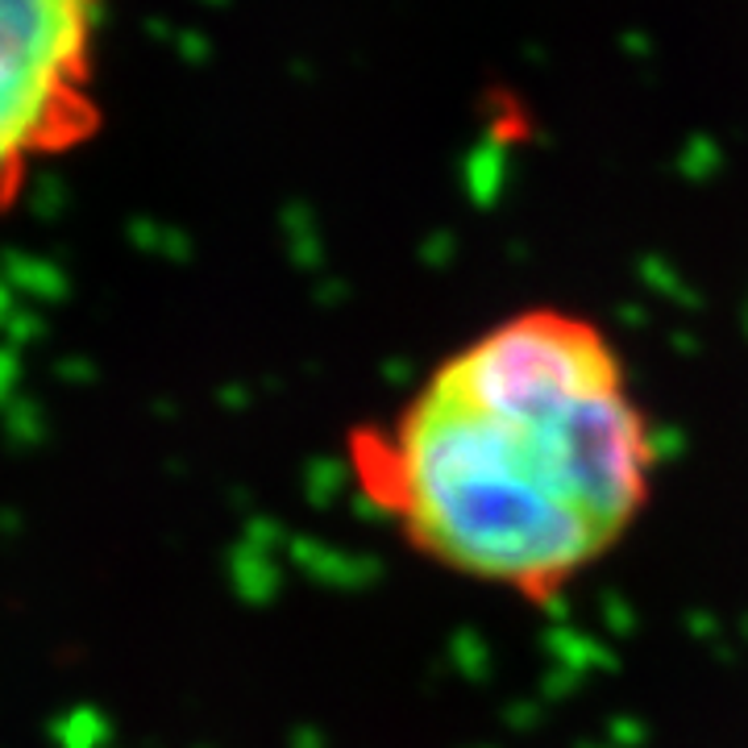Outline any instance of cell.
I'll return each instance as SVG.
<instances>
[{
    "label": "cell",
    "mask_w": 748,
    "mask_h": 748,
    "mask_svg": "<svg viewBox=\"0 0 748 748\" xmlns=\"http://www.w3.org/2000/svg\"><path fill=\"white\" fill-rule=\"evenodd\" d=\"M353 487L462 583L549 603L649 512L661 441L595 321L528 308L449 350L350 437Z\"/></svg>",
    "instance_id": "1"
},
{
    "label": "cell",
    "mask_w": 748,
    "mask_h": 748,
    "mask_svg": "<svg viewBox=\"0 0 748 748\" xmlns=\"http://www.w3.org/2000/svg\"><path fill=\"white\" fill-rule=\"evenodd\" d=\"M104 0H0V209L100 125Z\"/></svg>",
    "instance_id": "2"
}]
</instances>
